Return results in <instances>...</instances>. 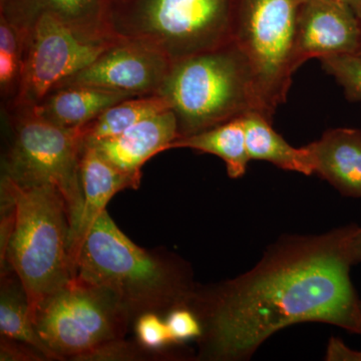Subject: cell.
Here are the masks:
<instances>
[{
    "label": "cell",
    "instance_id": "3957f363",
    "mask_svg": "<svg viewBox=\"0 0 361 361\" xmlns=\"http://www.w3.org/2000/svg\"><path fill=\"white\" fill-rule=\"evenodd\" d=\"M1 193L14 206L13 229L1 267L20 280L30 311L75 277L71 223L63 195L51 186L25 187L2 175Z\"/></svg>",
    "mask_w": 361,
    "mask_h": 361
},
{
    "label": "cell",
    "instance_id": "484cf974",
    "mask_svg": "<svg viewBox=\"0 0 361 361\" xmlns=\"http://www.w3.org/2000/svg\"><path fill=\"white\" fill-rule=\"evenodd\" d=\"M47 360L44 353L23 342L13 341L1 336L0 341V360L35 361Z\"/></svg>",
    "mask_w": 361,
    "mask_h": 361
},
{
    "label": "cell",
    "instance_id": "5bb4252c",
    "mask_svg": "<svg viewBox=\"0 0 361 361\" xmlns=\"http://www.w3.org/2000/svg\"><path fill=\"white\" fill-rule=\"evenodd\" d=\"M109 0H0V16L32 32L40 14L49 13L82 37L115 39L106 23Z\"/></svg>",
    "mask_w": 361,
    "mask_h": 361
},
{
    "label": "cell",
    "instance_id": "9c48e42d",
    "mask_svg": "<svg viewBox=\"0 0 361 361\" xmlns=\"http://www.w3.org/2000/svg\"><path fill=\"white\" fill-rule=\"evenodd\" d=\"M116 40L82 37L51 14H40L28 39L18 94L1 108L37 106Z\"/></svg>",
    "mask_w": 361,
    "mask_h": 361
},
{
    "label": "cell",
    "instance_id": "603a6c76",
    "mask_svg": "<svg viewBox=\"0 0 361 361\" xmlns=\"http://www.w3.org/2000/svg\"><path fill=\"white\" fill-rule=\"evenodd\" d=\"M161 316L156 312H147L140 315L135 322L137 343L149 353H159L173 344L167 323Z\"/></svg>",
    "mask_w": 361,
    "mask_h": 361
},
{
    "label": "cell",
    "instance_id": "ba28073f",
    "mask_svg": "<svg viewBox=\"0 0 361 361\" xmlns=\"http://www.w3.org/2000/svg\"><path fill=\"white\" fill-rule=\"evenodd\" d=\"M32 322L56 360H82L125 338L132 319L114 297L73 277L32 311Z\"/></svg>",
    "mask_w": 361,
    "mask_h": 361
},
{
    "label": "cell",
    "instance_id": "cb8c5ba5",
    "mask_svg": "<svg viewBox=\"0 0 361 361\" xmlns=\"http://www.w3.org/2000/svg\"><path fill=\"white\" fill-rule=\"evenodd\" d=\"M166 323L173 344L198 341L203 332L198 316L189 306H179L165 315Z\"/></svg>",
    "mask_w": 361,
    "mask_h": 361
},
{
    "label": "cell",
    "instance_id": "9a60e30c",
    "mask_svg": "<svg viewBox=\"0 0 361 361\" xmlns=\"http://www.w3.org/2000/svg\"><path fill=\"white\" fill-rule=\"evenodd\" d=\"M307 147L314 174L343 196L361 198V130H329Z\"/></svg>",
    "mask_w": 361,
    "mask_h": 361
},
{
    "label": "cell",
    "instance_id": "8992f818",
    "mask_svg": "<svg viewBox=\"0 0 361 361\" xmlns=\"http://www.w3.org/2000/svg\"><path fill=\"white\" fill-rule=\"evenodd\" d=\"M7 135L4 173L25 187L51 186L63 195L71 223V239L82 215L80 130L59 127L32 106L1 108Z\"/></svg>",
    "mask_w": 361,
    "mask_h": 361
},
{
    "label": "cell",
    "instance_id": "d6986e66",
    "mask_svg": "<svg viewBox=\"0 0 361 361\" xmlns=\"http://www.w3.org/2000/svg\"><path fill=\"white\" fill-rule=\"evenodd\" d=\"M168 110H170V104L159 94L123 99L80 128L82 142L84 145H92L101 140L115 137L135 123Z\"/></svg>",
    "mask_w": 361,
    "mask_h": 361
},
{
    "label": "cell",
    "instance_id": "5b68a950",
    "mask_svg": "<svg viewBox=\"0 0 361 361\" xmlns=\"http://www.w3.org/2000/svg\"><path fill=\"white\" fill-rule=\"evenodd\" d=\"M238 0H109L113 39L156 49L173 63L234 39Z\"/></svg>",
    "mask_w": 361,
    "mask_h": 361
},
{
    "label": "cell",
    "instance_id": "277c9868",
    "mask_svg": "<svg viewBox=\"0 0 361 361\" xmlns=\"http://www.w3.org/2000/svg\"><path fill=\"white\" fill-rule=\"evenodd\" d=\"M158 94L170 104L180 137L262 114L250 63L234 40L173 63Z\"/></svg>",
    "mask_w": 361,
    "mask_h": 361
},
{
    "label": "cell",
    "instance_id": "4316f807",
    "mask_svg": "<svg viewBox=\"0 0 361 361\" xmlns=\"http://www.w3.org/2000/svg\"><path fill=\"white\" fill-rule=\"evenodd\" d=\"M325 360L329 361H361V351L349 348L341 339L332 337L327 345Z\"/></svg>",
    "mask_w": 361,
    "mask_h": 361
},
{
    "label": "cell",
    "instance_id": "e0dca14e",
    "mask_svg": "<svg viewBox=\"0 0 361 361\" xmlns=\"http://www.w3.org/2000/svg\"><path fill=\"white\" fill-rule=\"evenodd\" d=\"M246 146L251 160L269 161L277 168L311 176L314 174L307 146L295 148L273 129L269 118L260 111L243 116Z\"/></svg>",
    "mask_w": 361,
    "mask_h": 361
},
{
    "label": "cell",
    "instance_id": "8fae6325",
    "mask_svg": "<svg viewBox=\"0 0 361 361\" xmlns=\"http://www.w3.org/2000/svg\"><path fill=\"white\" fill-rule=\"evenodd\" d=\"M360 23L353 9L339 0H304L295 44L296 70L312 59L356 56Z\"/></svg>",
    "mask_w": 361,
    "mask_h": 361
},
{
    "label": "cell",
    "instance_id": "2e32d148",
    "mask_svg": "<svg viewBox=\"0 0 361 361\" xmlns=\"http://www.w3.org/2000/svg\"><path fill=\"white\" fill-rule=\"evenodd\" d=\"M133 97L137 96L92 85H70L52 90L32 108L59 127L80 130L113 104Z\"/></svg>",
    "mask_w": 361,
    "mask_h": 361
},
{
    "label": "cell",
    "instance_id": "d4e9b609",
    "mask_svg": "<svg viewBox=\"0 0 361 361\" xmlns=\"http://www.w3.org/2000/svg\"><path fill=\"white\" fill-rule=\"evenodd\" d=\"M146 350L139 343L133 344L123 339H116L99 346L85 355L82 360H140L147 356Z\"/></svg>",
    "mask_w": 361,
    "mask_h": 361
},
{
    "label": "cell",
    "instance_id": "30bf717a",
    "mask_svg": "<svg viewBox=\"0 0 361 361\" xmlns=\"http://www.w3.org/2000/svg\"><path fill=\"white\" fill-rule=\"evenodd\" d=\"M172 66L170 59L152 47L116 39L87 68L68 78L58 89L92 85L135 96L158 94Z\"/></svg>",
    "mask_w": 361,
    "mask_h": 361
},
{
    "label": "cell",
    "instance_id": "7a4b0ae2",
    "mask_svg": "<svg viewBox=\"0 0 361 361\" xmlns=\"http://www.w3.org/2000/svg\"><path fill=\"white\" fill-rule=\"evenodd\" d=\"M75 277L110 294L134 322L144 313L165 316L189 306L197 290L180 261L137 246L108 211L82 241Z\"/></svg>",
    "mask_w": 361,
    "mask_h": 361
},
{
    "label": "cell",
    "instance_id": "4dcf8cb0",
    "mask_svg": "<svg viewBox=\"0 0 361 361\" xmlns=\"http://www.w3.org/2000/svg\"><path fill=\"white\" fill-rule=\"evenodd\" d=\"M360 311H361V300H360Z\"/></svg>",
    "mask_w": 361,
    "mask_h": 361
},
{
    "label": "cell",
    "instance_id": "7402d4cb",
    "mask_svg": "<svg viewBox=\"0 0 361 361\" xmlns=\"http://www.w3.org/2000/svg\"><path fill=\"white\" fill-rule=\"evenodd\" d=\"M323 68L336 78L350 101L361 99V58L353 54L320 59Z\"/></svg>",
    "mask_w": 361,
    "mask_h": 361
},
{
    "label": "cell",
    "instance_id": "ac0fdd59",
    "mask_svg": "<svg viewBox=\"0 0 361 361\" xmlns=\"http://www.w3.org/2000/svg\"><path fill=\"white\" fill-rule=\"evenodd\" d=\"M191 149L217 156L224 161L227 174L231 179L245 175L249 161L243 116L222 123L212 129L179 137L170 149Z\"/></svg>",
    "mask_w": 361,
    "mask_h": 361
},
{
    "label": "cell",
    "instance_id": "f1b7e54d",
    "mask_svg": "<svg viewBox=\"0 0 361 361\" xmlns=\"http://www.w3.org/2000/svg\"><path fill=\"white\" fill-rule=\"evenodd\" d=\"M339 1L343 2V4H348L353 9L356 16H357L358 20L361 18V0H339Z\"/></svg>",
    "mask_w": 361,
    "mask_h": 361
},
{
    "label": "cell",
    "instance_id": "6da1fadb",
    "mask_svg": "<svg viewBox=\"0 0 361 361\" xmlns=\"http://www.w3.org/2000/svg\"><path fill=\"white\" fill-rule=\"evenodd\" d=\"M353 227L281 237L251 270L213 288H197L189 307L203 327L197 341L200 360H250L271 336L301 322L361 336L348 248Z\"/></svg>",
    "mask_w": 361,
    "mask_h": 361
},
{
    "label": "cell",
    "instance_id": "f546056e",
    "mask_svg": "<svg viewBox=\"0 0 361 361\" xmlns=\"http://www.w3.org/2000/svg\"><path fill=\"white\" fill-rule=\"evenodd\" d=\"M360 30H361V18L360 20ZM356 56H360L361 58V35H360V49H358L357 54H356Z\"/></svg>",
    "mask_w": 361,
    "mask_h": 361
},
{
    "label": "cell",
    "instance_id": "83f0119b",
    "mask_svg": "<svg viewBox=\"0 0 361 361\" xmlns=\"http://www.w3.org/2000/svg\"><path fill=\"white\" fill-rule=\"evenodd\" d=\"M348 254L353 264L361 263V228L353 225L348 239Z\"/></svg>",
    "mask_w": 361,
    "mask_h": 361
},
{
    "label": "cell",
    "instance_id": "4fadbf2b",
    "mask_svg": "<svg viewBox=\"0 0 361 361\" xmlns=\"http://www.w3.org/2000/svg\"><path fill=\"white\" fill-rule=\"evenodd\" d=\"M142 177L127 174L111 165L92 146L84 145L80 157V182H82V215L71 239V255L73 269L80 245L90 228L106 211V205L118 192L126 189H137Z\"/></svg>",
    "mask_w": 361,
    "mask_h": 361
},
{
    "label": "cell",
    "instance_id": "52a82bcc",
    "mask_svg": "<svg viewBox=\"0 0 361 361\" xmlns=\"http://www.w3.org/2000/svg\"><path fill=\"white\" fill-rule=\"evenodd\" d=\"M304 0H238L234 40L255 78L261 111L272 121L295 73V44Z\"/></svg>",
    "mask_w": 361,
    "mask_h": 361
},
{
    "label": "cell",
    "instance_id": "44dd1931",
    "mask_svg": "<svg viewBox=\"0 0 361 361\" xmlns=\"http://www.w3.org/2000/svg\"><path fill=\"white\" fill-rule=\"evenodd\" d=\"M30 33L0 16V94L1 106L13 103L20 87Z\"/></svg>",
    "mask_w": 361,
    "mask_h": 361
},
{
    "label": "cell",
    "instance_id": "7c38bea8",
    "mask_svg": "<svg viewBox=\"0 0 361 361\" xmlns=\"http://www.w3.org/2000/svg\"><path fill=\"white\" fill-rule=\"evenodd\" d=\"M177 118L168 110L135 123L122 134L92 145L104 160L127 174L142 177V167L154 156L170 149L179 139Z\"/></svg>",
    "mask_w": 361,
    "mask_h": 361
},
{
    "label": "cell",
    "instance_id": "ffe728a7",
    "mask_svg": "<svg viewBox=\"0 0 361 361\" xmlns=\"http://www.w3.org/2000/svg\"><path fill=\"white\" fill-rule=\"evenodd\" d=\"M0 336L28 344L44 353L47 360H56L33 325L25 288L11 270L1 273Z\"/></svg>",
    "mask_w": 361,
    "mask_h": 361
}]
</instances>
